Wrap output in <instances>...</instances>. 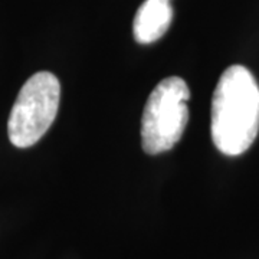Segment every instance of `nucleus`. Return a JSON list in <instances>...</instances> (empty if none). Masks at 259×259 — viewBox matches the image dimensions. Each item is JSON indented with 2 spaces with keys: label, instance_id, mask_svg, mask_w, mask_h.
Segmentation results:
<instances>
[{
  "label": "nucleus",
  "instance_id": "obj_1",
  "mask_svg": "<svg viewBox=\"0 0 259 259\" xmlns=\"http://www.w3.org/2000/svg\"><path fill=\"white\" fill-rule=\"evenodd\" d=\"M212 140L226 156L243 154L259 131V85L242 65L229 66L212 97Z\"/></svg>",
  "mask_w": 259,
  "mask_h": 259
},
{
  "label": "nucleus",
  "instance_id": "obj_2",
  "mask_svg": "<svg viewBox=\"0 0 259 259\" xmlns=\"http://www.w3.org/2000/svg\"><path fill=\"white\" fill-rule=\"evenodd\" d=\"M189 87L180 76H168L150 94L141 118V144L147 154L175 147L189 121Z\"/></svg>",
  "mask_w": 259,
  "mask_h": 259
},
{
  "label": "nucleus",
  "instance_id": "obj_3",
  "mask_svg": "<svg viewBox=\"0 0 259 259\" xmlns=\"http://www.w3.org/2000/svg\"><path fill=\"white\" fill-rule=\"evenodd\" d=\"M59 98L61 85L55 75L45 71L32 75L20 88L10 111V143L19 148L36 144L55 120Z\"/></svg>",
  "mask_w": 259,
  "mask_h": 259
},
{
  "label": "nucleus",
  "instance_id": "obj_4",
  "mask_svg": "<svg viewBox=\"0 0 259 259\" xmlns=\"http://www.w3.org/2000/svg\"><path fill=\"white\" fill-rule=\"evenodd\" d=\"M173 9L170 3L160 0H146L134 18V37L139 44H153L158 40L170 28Z\"/></svg>",
  "mask_w": 259,
  "mask_h": 259
},
{
  "label": "nucleus",
  "instance_id": "obj_5",
  "mask_svg": "<svg viewBox=\"0 0 259 259\" xmlns=\"http://www.w3.org/2000/svg\"><path fill=\"white\" fill-rule=\"evenodd\" d=\"M160 2H167V3H168V2H170V0H160Z\"/></svg>",
  "mask_w": 259,
  "mask_h": 259
}]
</instances>
